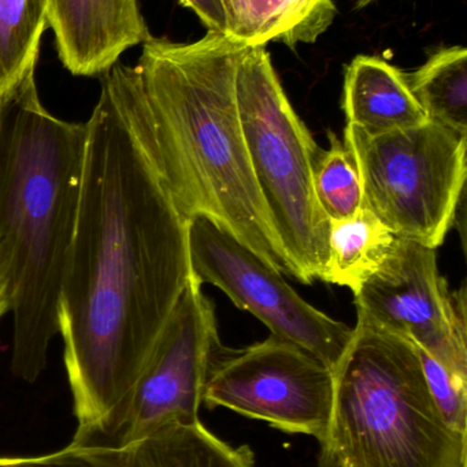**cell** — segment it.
<instances>
[{
    "instance_id": "cell-1",
    "label": "cell",
    "mask_w": 467,
    "mask_h": 467,
    "mask_svg": "<svg viewBox=\"0 0 467 467\" xmlns=\"http://www.w3.org/2000/svg\"><path fill=\"white\" fill-rule=\"evenodd\" d=\"M192 277L188 221L162 177L139 109L136 67L101 76L87 122L76 232L58 334L74 443H115L137 380Z\"/></svg>"
},
{
    "instance_id": "cell-2",
    "label": "cell",
    "mask_w": 467,
    "mask_h": 467,
    "mask_svg": "<svg viewBox=\"0 0 467 467\" xmlns=\"http://www.w3.org/2000/svg\"><path fill=\"white\" fill-rule=\"evenodd\" d=\"M243 49L216 32L194 43L151 36L136 66L140 115L181 215L211 219L292 276L241 130L236 68Z\"/></svg>"
},
{
    "instance_id": "cell-3",
    "label": "cell",
    "mask_w": 467,
    "mask_h": 467,
    "mask_svg": "<svg viewBox=\"0 0 467 467\" xmlns=\"http://www.w3.org/2000/svg\"><path fill=\"white\" fill-rule=\"evenodd\" d=\"M36 70L0 96V244L10 266L11 372L35 383L58 335L60 288L76 232L87 123L54 117Z\"/></svg>"
},
{
    "instance_id": "cell-4",
    "label": "cell",
    "mask_w": 467,
    "mask_h": 467,
    "mask_svg": "<svg viewBox=\"0 0 467 467\" xmlns=\"http://www.w3.org/2000/svg\"><path fill=\"white\" fill-rule=\"evenodd\" d=\"M334 378L321 467H466L467 435L441 416L410 340L356 321Z\"/></svg>"
},
{
    "instance_id": "cell-5",
    "label": "cell",
    "mask_w": 467,
    "mask_h": 467,
    "mask_svg": "<svg viewBox=\"0 0 467 467\" xmlns=\"http://www.w3.org/2000/svg\"><path fill=\"white\" fill-rule=\"evenodd\" d=\"M236 101L252 172L292 276L312 285L329 254L331 222L314 192L324 150L291 106L265 47L241 52Z\"/></svg>"
},
{
    "instance_id": "cell-6",
    "label": "cell",
    "mask_w": 467,
    "mask_h": 467,
    "mask_svg": "<svg viewBox=\"0 0 467 467\" xmlns=\"http://www.w3.org/2000/svg\"><path fill=\"white\" fill-rule=\"evenodd\" d=\"M364 207L395 235L438 249L465 196L467 134L428 120L386 134L345 129Z\"/></svg>"
},
{
    "instance_id": "cell-7",
    "label": "cell",
    "mask_w": 467,
    "mask_h": 467,
    "mask_svg": "<svg viewBox=\"0 0 467 467\" xmlns=\"http://www.w3.org/2000/svg\"><path fill=\"white\" fill-rule=\"evenodd\" d=\"M334 372L303 348L271 337L243 350L219 346L203 389V405L227 408L290 433L328 435Z\"/></svg>"
},
{
    "instance_id": "cell-8",
    "label": "cell",
    "mask_w": 467,
    "mask_h": 467,
    "mask_svg": "<svg viewBox=\"0 0 467 467\" xmlns=\"http://www.w3.org/2000/svg\"><path fill=\"white\" fill-rule=\"evenodd\" d=\"M188 247L192 275L200 285H216L273 337L299 346L334 372L354 328L304 301L279 269L211 219H189Z\"/></svg>"
},
{
    "instance_id": "cell-9",
    "label": "cell",
    "mask_w": 467,
    "mask_h": 467,
    "mask_svg": "<svg viewBox=\"0 0 467 467\" xmlns=\"http://www.w3.org/2000/svg\"><path fill=\"white\" fill-rule=\"evenodd\" d=\"M356 305L358 321L406 337L467 381L466 288L449 290L436 249L397 236Z\"/></svg>"
},
{
    "instance_id": "cell-10",
    "label": "cell",
    "mask_w": 467,
    "mask_h": 467,
    "mask_svg": "<svg viewBox=\"0 0 467 467\" xmlns=\"http://www.w3.org/2000/svg\"><path fill=\"white\" fill-rule=\"evenodd\" d=\"M219 346L213 304L192 275L137 380L115 443L199 422L203 389Z\"/></svg>"
},
{
    "instance_id": "cell-11",
    "label": "cell",
    "mask_w": 467,
    "mask_h": 467,
    "mask_svg": "<svg viewBox=\"0 0 467 467\" xmlns=\"http://www.w3.org/2000/svg\"><path fill=\"white\" fill-rule=\"evenodd\" d=\"M48 27L60 62L80 77L103 76L151 37L137 0H48Z\"/></svg>"
},
{
    "instance_id": "cell-12",
    "label": "cell",
    "mask_w": 467,
    "mask_h": 467,
    "mask_svg": "<svg viewBox=\"0 0 467 467\" xmlns=\"http://www.w3.org/2000/svg\"><path fill=\"white\" fill-rule=\"evenodd\" d=\"M343 109L348 125L367 134L406 130L430 120L406 74L366 55L356 57L345 71Z\"/></svg>"
},
{
    "instance_id": "cell-13",
    "label": "cell",
    "mask_w": 467,
    "mask_h": 467,
    "mask_svg": "<svg viewBox=\"0 0 467 467\" xmlns=\"http://www.w3.org/2000/svg\"><path fill=\"white\" fill-rule=\"evenodd\" d=\"M225 37L244 48L277 40L290 47L314 43L336 16L334 0H221Z\"/></svg>"
},
{
    "instance_id": "cell-14",
    "label": "cell",
    "mask_w": 467,
    "mask_h": 467,
    "mask_svg": "<svg viewBox=\"0 0 467 467\" xmlns=\"http://www.w3.org/2000/svg\"><path fill=\"white\" fill-rule=\"evenodd\" d=\"M395 241L397 235L366 207L345 221L331 222L321 280L350 288L356 296L386 263Z\"/></svg>"
},
{
    "instance_id": "cell-15",
    "label": "cell",
    "mask_w": 467,
    "mask_h": 467,
    "mask_svg": "<svg viewBox=\"0 0 467 467\" xmlns=\"http://www.w3.org/2000/svg\"><path fill=\"white\" fill-rule=\"evenodd\" d=\"M406 78L430 120L467 134L465 47L440 49Z\"/></svg>"
},
{
    "instance_id": "cell-16",
    "label": "cell",
    "mask_w": 467,
    "mask_h": 467,
    "mask_svg": "<svg viewBox=\"0 0 467 467\" xmlns=\"http://www.w3.org/2000/svg\"><path fill=\"white\" fill-rule=\"evenodd\" d=\"M48 0H0V96L36 70Z\"/></svg>"
},
{
    "instance_id": "cell-17",
    "label": "cell",
    "mask_w": 467,
    "mask_h": 467,
    "mask_svg": "<svg viewBox=\"0 0 467 467\" xmlns=\"http://www.w3.org/2000/svg\"><path fill=\"white\" fill-rule=\"evenodd\" d=\"M314 192L329 222L345 221L364 207V192L353 155L342 140L329 131L314 171Z\"/></svg>"
},
{
    "instance_id": "cell-18",
    "label": "cell",
    "mask_w": 467,
    "mask_h": 467,
    "mask_svg": "<svg viewBox=\"0 0 467 467\" xmlns=\"http://www.w3.org/2000/svg\"><path fill=\"white\" fill-rule=\"evenodd\" d=\"M430 394L450 427L467 435V381L417 348Z\"/></svg>"
},
{
    "instance_id": "cell-19",
    "label": "cell",
    "mask_w": 467,
    "mask_h": 467,
    "mask_svg": "<svg viewBox=\"0 0 467 467\" xmlns=\"http://www.w3.org/2000/svg\"><path fill=\"white\" fill-rule=\"evenodd\" d=\"M180 3L196 13L200 21L207 26L208 32L224 35L227 19L221 0H180Z\"/></svg>"
},
{
    "instance_id": "cell-20",
    "label": "cell",
    "mask_w": 467,
    "mask_h": 467,
    "mask_svg": "<svg viewBox=\"0 0 467 467\" xmlns=\"http://www.w3.org/2000/svg\"><path fill=\"white\" fill-rule=\"evenodd\" d=\"M11 312L10 266L5 250L0 244V318Z\"/></svg>"
},
{
    "instance_id": "cell-21",
    "label": "cell",
    "mask_w": 467,
    "mask_h": 467,
    "mask_svg": "<svg viewBox=\"0 0 467 467\" xmlns=\"http://www.w3.org/2000/svg\"><path fill=\"white\" fill-rule=\"evenodd\" d=\"M372 2L373 0H358V5L359 7H364V5H369Z\"/></svg>"
}]
</instances>
